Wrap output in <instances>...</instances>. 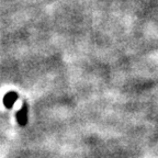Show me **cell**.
I'll use <instances>...</instances> for the list:
<instances>
[{
    "mask_svg": "<svg viewBox=\"0 0 158 158\" xmlns=\"http://www.w3.org/2000/svg\"><path fill=\"white\" fill-rule=\"evenodd\" d=\"M15 99H17L15 94H13V92H10V94H6L5 99H3V103H5V106H7V108H10V106H12L13 102L15 101Z\"/></svg>",
    "mask_w": 158,
    "mask_h": 158,
    "instance_id": "6da1fadb",
    "label": "cell"
}]
</instances>
